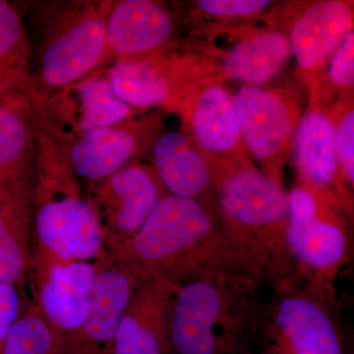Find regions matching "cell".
<instances>
[{
  "label": "cell",
  "instance_id": "6da1fadb",
  "mask_svg": "<svg viewBox=\"0 0 354 354\" xmlns=\"http://www.w3.org/2000/svg\"><path fill=\"white\" fill-rule=\"evenodd\" d=\"M106 259L120 265L139 281H160L174 288L205 272H250L225 234L216 232L200 203L172 195L160 199L131 239L106 251Z\"/></svg>",
  "mask_w": 354,
  "mask_h": 354
},
{
  "label": "cell",
  "instance_id": "7a4b0ae2",
  "mask_svg": "<svg viewBox=\"0 0 354 354\" xmlns=\"http://www.w3.org/2000/svg\"><path fill=\"white\" fill-rule=\"evenodd\" d=\"M31 179L32 251L60 260H106L99 223L80 179L70 165L68 147L39 129Z\"/></svg>",
  "mask_w": 354,
  "mask_h": 354
},
{
  "label": "cell",
  "instance_id": "3957f363",
  "mask_svg": "<svg viewBox=\"0 0 354 354\" xmlns=\"http://www.w3.org/2000/svg\"><path fill=\"white\" fill-rule=\"evenodd\" d=\"M256 278L242 270L202 272L174 290L169 342L176 354H234Z\"/></svg>",
  "mask_w": 354,
  "mask_h": 354
},
{
  "label": "cell",
  "instance_id": "277c9868",
  "mask_svg": "<svg viewBox=\"0 0 354 354\" xmlns=\"http://www.w3.org/2000/svg\"><path fill=\"white\" fill-rule=\"evenodd\" d=\"M221 205L232 225L225 236L244 267L258 278L286 276L293 256L286 241L288 225L283 227L288 203L279 186L247 169L225 183Z\"/></svg>",
  "mask_w": 354,
  "mask_h": 354
},
{
  "label": "cell",
  "instance_id": "5b68a950",
  "mask_svg": "<svg viewBox=\"0 0 354 354\" xmlns=\"http://www.w3.org/2000/svg\"><path fill=\"white\" fill-rule=\"evenodd\" d=\"M39 12V104L104 66L106 38L102 2H50Z\"/></svg>",
  "mask_w": 354,
  "mask_h": 354
},
{
  "label": "cell",
  "instance_id": "8992f818",
  "mask_svg": "<svg viewBox=\"0 0 354 354\" xmlns=\"http://www.w3.org/2000/svg\"><path fill=\"white\" fill-rule=\"evenodd\" d=\"M131 111L114 95L104 68L50 95L34 109L36 127L67 147L88 133L129 118Z\"/></svg>",
  "mask_w": 354,
  "mask_h": 354
},
{
  "label": "cell",
  "instance_id": "52a82bcc",
  "mask_svg": "<svg viewBox=\"0 0 354 354\" xmlns=\"http://www.w3.org/2000/svg\"><path fill=\"white\" fill-rule=\"evenodd\" d=\"M86 197L109 251L131 239L164 196L152 172L140 165H127L111 176L87 183Z\"/></svg>",
  "mask_w": 354,
  "mask_h": 354
},
{
  "label": "cell",
  "instance_id": "ba28073f",
  "mask_svg": "<svg viewBox=\"0 0 354 354\" xmlns=\"http://www.w3.org/2000/svg\"><path fill=\"white\" fill-rule=\"evenodd\" d=\"M27 274L34 304L46 320L64 339L75 332L87 315L97 263L60 260L32 251Z\"/></svg>",
  "mask_w": 354,
  "mask_h": 354
},
{
  "label": "cell",
  "instance_id": "9c48e42d",
  "mask_svg": "<svg viewBox=\"0 0 354 354\" xmlns=\"http://www.w3.org/2000/svg\"><path fill=\"white\" fill-rule=\"evenodd\" d=\"M97 265L87 315L80 327L65 337L64 354H113L121 316L133 290L141 281L108 259Z\"/></svg>",
  "mask_w": 354,
  "mask_h": 354
},
{
  "label": "cell",
  "instance_id": "30bf717a",
  "mask_svg": "<svg viewBox=\"0 0 354 354\" xmlns=\"http://www.w3.org/2000/svg\"><path fill=\"white\" fill-rule=\"evenodd\" d=\"M104 23V62L136 59L164 46L174 23L160 4L151 0L102 1Z\"/></svg>",
  "mask_w": 354,
  "mask_h": 354
},
{
  "label": "cell",
  "instance_id": "8fae6325",
  "mask_svg": "<svg viewBox=\"0 0 354 354\" xmlns=\"http://www.w3.org/2000/svg\"><path fill=\"white\" fill-rule=\"evenodd\" d=\"M174 288L160 281H140L121 316L113 354H169Z\"/></svg>",
  "mask_w": 354,
  "mask_h": 354
},
{
  "label": "cell",
  "instance_id": "7c38bea8",
  "mask_svg": "<svg viewBox=\"0 0 354 354\" xmlns=\"http://www.w3.org/2000/svg\"><path fill=\"white\" fill-rule=\"evenodd\" d=\"M37 160L34 104L22 93L0 97V188L30 183Z\"/></svg>",
  "mask_w": 354,
  "mask_h": 354
},
{
  "label": "cell",
  "instance_id": "4fadbf2b",
  "mask_svg": "<svg viewBox=\"0 0 354 354\" xmlns=\"http://www.w3.org/2000/svg\"><path fill=\"white\" fill-rule=\"evenodd\" d=\"M32 246L31 181L0 188V283L23 288Z\"/></svg>",
  "mask_w": 354,
  "mask_h": 354
},
{
  "label": "cell",
  "instance_id": "5bb4252c",
  "mask_svg": "<svg viewBox=\"0 0 354 354\" xmlns=\"http://www.w3.org/2000/svg\"><path fill=\"white\" fill-rule=\"evenodd\" d=\"M128 118L88 133L68 147L70 165L80 180H100L127 167L140 144L138 127Z\"/></svg>",
  "mask_w": 354,
  "mask_h": 354
},
{
  "label": "cell",
  "instance_id": "9a60e30c",
  "mask_svg": "<svg viewBox=\"0 0 354 354\" xmlns=\"http://www.w3.org/2000/svg\"><path fill=\"white\" fill-rule=\"evenodd\" d=\"M276 323L291 354H342L334 321L311 297L293 295L281 299Z\"/></svg>",
  "mask_w": 354,
  "mask_h": 354
},
{
  "label": "cell",
  "instance_id": "2e32d148",
  "mask_svg": "<svg viewBox=\"0 0 354 354\" xmlns=\"http://www.w3.org/2000/svg\"><path fill=\"white\" fill-rule=\"evenodd\" d=\"M351 25L353 14L342 2H319L307 9L290 32L299 64L311 68L325 62L339 48Z\"/></svg>",
  "mask_w": 354,
  "mask_h": 354
},
{
  "label": "cell",
  "instance_id": "e0dca14e",
  "mask_svg": "<svg viewBox=\"0 0 354 354\" xmlns=\"http://www.w3.org/2000/svg\"><path fill=\"white\" fill-rule=\"evenodd\" d=\"M241 132L257 158L271 156L291 129L288 109L277 95L256 87L242 88L234 99Z\"/></svg>",
  "mask_w": 354,
  "mask_h": 354
},
{
  "label": "cell",
  "instance_id": "ac0fdd59",
  "mask_svg": "<svg viewBox=\"0 0 354 354\" xmlns=\"http://www.w3.org/2000/svg\"><path fill=\"white\" fill-rule=\"evenodd\" d=\"M32 48L26 28L12 4L0 0V97L22 93L34 109L39 99Z\"/></svg>",
  "mask_w": 354,
  "mask_h": 354
},
{
  "label": "cell",
  "instance_id": "d6986e66",
  "mask_svg": "<svg viewBox=\"0 0 354 354\" xmlns=\"http://www.w3.org/2000/svg\"><path fill=\"white\" fill-rule=\"evenodd\" d=\"M153 156L158 178L169 195L193 199L208 185V165L179 133L162 135L153 145Z\"/></svg>",
  "mask_w": 354,
  "mask_h": 354
},
{
  "label": "cell",
  "instance_id": "ffe728a7",
  "mask_svg": "<svg viewBox=\"0 0 354 354\" xmlns=\"http://www.w3.org/2000/svg\"><path fill=\"white\" fill-rule=\"evenodd\" d=\"M286 241L293 257L310 269L334 267L346 251V236L332 223L316 216L290 220L286 227Z\"/></svg>",
  "mask_w": 354,
  "mask_h": 354
},
{
  "label": "cell",
  "instance_id": "44dd1931",
  "mask_svg": "<svg viewBox=\"0 0 354 354\" xmlns=\"http://www.w3.org/2000/svg\"><path fill=\"white\" fill-rule=\"evenodd\" d=\"M193 127L205 148L223 151L234 147L241 133L234 99L221 88L205 91L195 106Z\"/></svg>",
  "mask_w": 354,
  "mask_h": 354
},
{
  "label": "cell",
  "instance_id": "7402d4cb",
  "mask_svg": "<svg viewBox=\"0 0 354 354\" xmlns=\"http://www.w3.org/2000/svg\"><path fill=\"white\" fill-rule=\"evenodd\" d=\"M104 72L114 95L130 108L157 106L169 97V80L142 60L113 62Z\"/></svg>",
  "mask_w": 354,
  "mask_h": 354
},
{
  "label": "cell",
  "instance_id": "603a6c76",
  "mask_svg": "<svg viewBox=\"0 0 354 354\" xmlns=\"http://www.w3.org/2000/svg\"><path fill=\"white\" fill-rule=\"evenodd\" d=\"M290 55V44L279 32L258 35L237 46L230 53L225 67L230 75L249 83L271 78Z\"/></svg>",
  "mask_w": 354,
  "mask_h": 354
},
{
  "label": "cell",
  "instance_id": "cb8c5ba5",
  "mask_svg": "<svg viewBox=\"0 0 354 354\" xmlns=\"http://www.w3.org/2000/svg\"><path fill=\"white\" fill-rule=\"evenodd\" d=\"M297 153L305 176L316 183H329L337 165V146L334 127L323 114H309L302 121Z\"/></svg>",
  "mask_w": 354,
  "mask_h": 354
},
{
  "label": "cell",
  "instance_id": "d4e9b609",
  "mask_svg": "<svg viewBox=\"0 0 354 354\" xmlns=\"http://www.w3.org/2000/svg\"><path fill=\"white\" fill-rule=\"evenodd\" d=\"M64 337L34 302L23 304L1 354H64Z\"/></svg>",
  "mask_w": 354,
  "mask_h": 354
},
{
  "label": "cell",
  "instance_id": "484cf974",
  "mask_svg": "<svg viewBox=\"0 0 354 354\" xmlns=\"http://www.w3.org/2000/svg\"><path fill=\"white\" fill-rule=\"evenodd\" d=\"M22 293L19 286L0 283V354L24 304Z\"/></svg>",
  "mask_w": 354,
  "mask_h": 354
},
{
  "label": "cell",
  "instance_id": "4316f807",
  "mask_svg": "<svg viewBox=\"0 0 354 354\" xmlns=\"http://www.w3.org/2000/svg\"><path fill=\"white\" fill-rule=\"evenodd\" d=\"M354 37L348 32L337 48L330 64V77L341 86L353 84L354 79Z\"/></svg>",
  "mask_w": 354,
  "mask_h": 354
},
{
  "label": "cell",
  "instance_id": "83f0119b",
  "mask_svg": "<svg viewBox=\"0 0 354 354\" xmlns=\"http://www.w3.org/2000/svg\"><path fill=\"white\" fill-rule=\"evenodd\" d=\"M203 10L214 15L245 16L257 13L269 6L264 0H201Z\"/></svg>",
  "mask_w": 354,
  "mask_h": 354
},
{
  "label": "cell",
  "instance_id": "f1b7e54d",
  "mask_svg": "<svg viewBox=\"0 0 354 354\" xmlns=\"http://www.w3.org/2000/svg\"><path fill=\"white\" fill-rule=\"evenodd\" d=\"M335 146L346 174L353 181L354 178V114L351 111L342 118L337 128Z\"/></svg>",
  "mask_w": 354,
  "mask_h": 354
}]
</instances>
